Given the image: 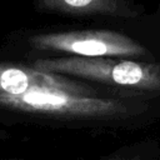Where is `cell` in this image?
<instances>
[{
  "mask_svg": "<svg viewBox=\"0 0 160 160\" xmlns=\"http://www.w3.org/2000/svg\"><path fill=\"white\" fill-rule=\"evenodd\" d=\"M32 68L48 74L72 75L119 88L160 91V64L154 62L120 58L64 56L39 59Z\"/></svg>",
  "mask_w": 160,
  "mask_h": 160,
  "instance_id": "obj_1",
  "label": "cell"
},
{
  "mask_svg": "<svg viewBox=\"0 0 160 160\" xmlns=\"http://www.w3.org/2000/svg\"><path fill=\"white\" fill-rule=\"evenodd\" d=\"M0 105L29 114L78 119H109L128 111L119 100L58 86H34L19 96H0Z\"/></svg>",
  "mask_w": 160,
  "mask_h": 160,
  "instance_id": "obj_2",
  "label": "cell"
},
{
  "mask_svg": "<svg viewBox=\"0 0 160 160\" xmlns=\"http://www.w3.org/2000/svg\"><path fill=\"white\" fill-rule=\"evenodd\" d=\"M32 48L80 58H139L146 49L125 34L110 30H76L36 34L29 39Z\"/></svg>",
  "mask_w": 160,
  "mask_h": 160,
  "instance_id": "obj_3",
  "label": "cell"
},
{
  "mask_svg": "<svg viewBox=\"0 0 160 160\" xmlns=\"http://www.w3.org/2000/svg\"><path fill=\"white\" fill-rule=\"evenodd\" d=\"M34 86H58L82 91V88L59 75L42 72L34 68L0 64V96H19Z\"/></svg>",
  "mask_w": 160,
  "mask_h": 160,
  "instance_id": "obj_4",
  "label": "cell"
},
{
  "mask_svg": "<svg viewBox=\"0 0 160 160\" xmlns=\"http://www.w3.org/2000/svg\"><path fill=\"white\" fill-rule=\"evenodd\" d=\"M42 10L70 16H132L126 0H38Z\"/></svg>",
  "mask_w": 160,
  "mask_h": 160,
  "instance_id": "obj_5",
  "label": "cell"
}]
</instances>
